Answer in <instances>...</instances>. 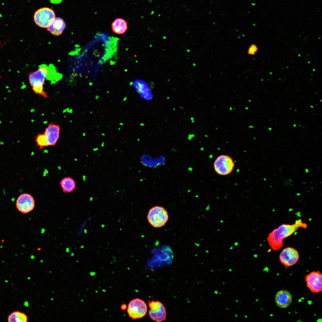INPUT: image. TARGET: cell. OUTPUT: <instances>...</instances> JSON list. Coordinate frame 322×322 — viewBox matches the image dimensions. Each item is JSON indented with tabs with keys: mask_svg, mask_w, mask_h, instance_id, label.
<instances>
[{
	"mask_svg": "<svg viewBox=\"0 0 322 322\" xmlns=\"http://www.w3.org/2000/svg\"><path fill=\"white\" fill-rule=\"evenodd\" d=\"M306 223L301 220H296L292 225L283 224L270 233L267 237V241L273 250H277L283 245V239L290 236L299 228H306Z\"/></svg>",
	"mask_w": 322,
	"mask_h": 322,
	"instance_id": "obj_1",
	"label": "cell"
},
{
	"mask_svg": "<svg viewBox=\"0 0 322 322\" xmlns=\"http://www.w3.org/2000/svg\"><path fill=\"white\" fill-rule=\"evenodd\" d=\"M148 220L153 227L159 228L162 227L168 219L167 211L163 207L156 206L149 210L147 216Z\"/></svg>",
	"mask_w": 322,
	"mask_h": 322,
	"instance_id": "obj_2",
	"label": "cell"
},
{
	"mask_svg": "<svg viewBox=\"0 0 322 322\" xmlns=\"http://www.w3.org/2000/svg\"><path fill=\"white\" fill-rule=\"evenodd\" d=\"M55 18L54 11L49 7H44L37 10L33 15L35 24L42 28H46L50 26Z\"/></svg>",
	"mask_w": 322,
	"mask_h": 322,
	"instance_id": "obj_3",
	"label": "cell"
},
{
	"mask_svg": "<svg viewBox=\"0 0 322 322\" xmlns=\"http://www.w3.org/2000/svg\"><path fill=\"white\" fill-rule=\"evenodd\" d=\"M213 168L216 172L221 176H226L233 171L235 163L230 156L222 154L218 156L213 163Z\"/></svg>",
	"mask_w": 322,
	"mask_h": 322,
	"instance_id": "obj_4",
	"label": "cell"
},
{
	"mask_svg": "<svg viewBox=\"0 0 322 322\" xmlns=\"http://www.w3.org/2000/svg\"><path fill=\"white\" fill-rule=\"evenodd\" d=\"M129 317L133 320L143 317L147 311L145 302L139 298H135L129 302L127 310Z\"/></svg>",
	"mask_w": 322,
	"mask_h": 322,
	"instance_id": "obj_5",
	"label": "cell"
},
{
	"mask_svg": "<svg viewBox=\"0 0 322 322\" xmlns=\"http://www.w3.org/2000/svg\"><path fill=\"white\" fill-rule=\"evenodd\" d=\"M16 206L19 212L27 214L32 211L35 207V202L30 194L24 193L19 195L16 202Z\"/></svg>",
	"mask_w": 322,
	"mask_h": 322,
	"instance_id": "obj_6",
	"label": "cell"
},
{
	"mask_svg": "<svg viewBox=\"0 0 322 322\" xmlns=\"http://www.w3.org/2000/svg\"><path fill=\"white\" fill-rule=\"evenodd\" d=\"M306 287L313 293H318L322 290V274L319 270L313 271L304 277Z\"/></svg>",
	"mask_w": 322,
	"mask_h": 322,
	"instance_id": "obj_7",
	"label": "cell"
},
{
	"mask_svg": "<svg viewBox=\"0 0 322 322\" xmlns=\"http://www.w3.org/2000/svg\"><path fill=\"white\" fill-rule=\"evenodd\" d=\"M148 301L150 309L149 315L151 318L157 322L165 321L166 319V313L163 304L157 301Z\"/></svg>",
	"mask_w": 322,
	"mask_h": 322,
	"instance_id": "obj_8",
	"label": "cell"
},
{
	"mask_svg": "<svg viewBox=\"0 0 322 322\" xmlns=\"http://www.w3.org/2000/svg\"><path fill=\"white\" fill-rule=\"evenodd\" d=\"M281 263L287 267L295 264L299 258V254L297 250L291 247H287L283 250L279 255Z\"/></svg>",
	"mask_w": 322,
	"mask_h": 322,
	"instance_id": "obj_9",
	"label": "cell"
},
{
	"mask_svg": "<svg viewBox=\"0 0 322 322\" xmlns=\"http://www.w3.org/2000/svg\"><path fill=\"white\" fill-rule=\"evenodd\" d=\"M39 69L31 73L29 76V81L32 87H38L43 86L47 74V66L42 64L39 66Z\"/></svg>",
	"mask_w": 322,
	"mask_h": 322,
	"instance_id": "obj_10",
	"label": "cell"
},
{
	"mask_svg": "<svg viewBox=\"0 0 322 322\" xmlns=\"http://www.w3.org/2000/svg\"><path fill=\"white\" fill-rule=\"evenodd\" d=\"M60 133V127L58 125L52 123L48 125L44 134L48 146H53L56 144Z\"/></svg>",
	"mask_w": 322,
	"mask_h": 322,
	"instance_id": "obj_11",
	"label": "cell"
},
{
	"mask_svg": "<svg viewBox=\"0 0 322 322\" xmlns=\"http://www.w3.org/2000/svg\"><path fill=\"white\" fill-rule=\"evenodd\" d=\"M292 297L290 293L285 290H281L276 294L275 301L277 305L281 308L288 307L292 302Z\"/></svg>",
	"mask_w": 322,
	"mask_h": 322,
	"instance_id": "obj_12",
	"label": "cell"
},
{
	"mask_svg": "<svg viewBox=\"0 0 322 322\" xmlns=\"http://www.w3.org/2000/svg\"><path fill=\"white\" fill-rule=\"evenodd\" d=\"M66 27V24L62 18H55L51 24L47 28V30L52 34L56 36L61 35Z\"/></svg>",
	"mask_w": 322,
	"mask_h": 322,
	"instance_id": "obj_13",
	"label": "cell"
},
{
	"mask_svg": "<svg viewBox=\"0 0 322 322\" xmlns=\"http://www.w3.org/2000/svg\"><path fill=\"white\" fill-rule=\"evenodd\" d=\"M60 184L62 191L64 193H70L73 191L76 188L75 180L72 177H65L61 180Z\"/></svg>",
	"mask_w": 322,
	"mask_h": 322,
	"instance_id": "obj_14",
	"label": "cell"
},
{
	"mask_svg": "<svg viewBox=\"0 0 322 322\" xmlns=\"http://www.w3.org/2000/svg\"><path fill=\"white\" fill-rule=\"evenodd\" d=\"M112 27L114 32L119 34L125 33L128 28L126 21L121 18L116 19L112 23Z\"/></svg>",
	"mask_w": 322,
	"mask_h": 322,
	"instance_id": "obj_15",
	"label": "cell"
},
{
	"mask_svg": "<svg viewBox=\"0 0 322 322\" xmlns=\"http://www.w3.org/2000/svg\"><path fill=\"white\" fill-rule=\"evenodd\" d=\"M28 317L24 313L18 311L12 312L8 316L9 322H27Z\"/></svg>",
	"mask_w": 322,
	"mask_h": 322,
	"instance_id": "obj_16",
	"label": "cell"
},
{
	"mask_svg": "<svg viewBox=\"0 0 322 322\" xmlns=\"http://www.w3.org/2000/svg\"><path fill=\"white\" fill-rule=\"evenodd\" d=\"M35 141L40 150L42 149L45 147L48 146L44 133L38 134L36 137Z\"/></svg>",
	"mask_w": 322,
	"mask_h": 322,
	"instance_id": "obj_17",
	"label": "cell"
},
{
	"mask_svg": "<svg viewBox=\"0 0 322 322\" xmlns=\"http://www.w3.org/2000/svg\"><path fill=\"white\" fill-rule=\"evenodd\" d=\"M258 48L255 44H253L249 46L247 50V54L249 55H255L258 52Z\"/></svg>",
	"mask_w": 322,
	"mask_h": 322,
	"instance_id": "obj_18",
	"label": "cell"
},
{
	"mask_svg": "<svg viewBox=\"0 0 322 322\" xmlns=\"http://www.w3.org/2000/svg\"><path fill=\"white\" fill-rule=\"evenodd\" d=\"M32 89L36 94L40 95L45 98L48 97L47 93L44 90L43 86L38 87H32Z\"/></svg>",
	"mask_w": 322,
	"mask_h": 322,
	"instance_id": "obj_19",
	"label": "cell"
},
{
	"mask_svg": "<svg viewBox=\"0 0 322 322\" xmlns=\"http://www.w3.org/2000/svg\"><path fill=\"white\" fill-rule=\"evenodd\" d=\"M126 306L125 304L122 305L121 306V309L122 310H124L126 309Z\"/></svg>",
	"mask_w": 322,
	"mask_h": 322,
	"instance_id": "obj_20",
	"label": "cell"
},
{
	"mask_svg": "<svg viewBox=\"0 0 322 322\" xmlns=\"http://www.w3.org/2000/svg\"><path fill=\"white\" fill-rule=\"evenodd\" d=\"M24 305L26 306H29V304H28V302H25V303H24Z\"/></svg>",
	"mask_w": 322,
	"mask_h": 322,
	"instance_id": "obj_21",
	"label": "cell"
},
{
	"mask_svg": "<svg viewBox=\"0 0 322 322\" xmlns=\"http://www.w3.org/2000/svg\"><path fill=\"white\" fill-rule=\"evenodd\" d=\"M214 293L215 294H218L219 292L217 290H215L214 292Z\"/></svg>",
	"mask_w": 322,
	"mask_h": 322,
	"instance_id": "obj_22",
	"label": "cell"
},
{
	"mask_svg": "<svg viewBox=\"0 0 322 322\" xmlns=\"http://www.w3.org/2000/svg\"><path fill=\"white\" fill-rule=\"evenodd\" d=\"M249 127V128H250V129H251V128H253V126H252V125H250V126H249V127Z\"/></svg>",
	"mask_w": 322,
	"mask_h": 322,
	"instance_id": "obj_23",
	"label": "cell"
},
{
	"mask_svg": "<svg viewBox=\"0 0 322 322\" xmlns=\"http://www.w3.org/2000/svg\"><path fill=\"white\" fill-rule=\"evenodd\" d=\"M244 318H248V317H247V315H244Z\"/></svg>",
	"mask_w": 322,
	"mask_h": 322,
	"instance_id": "obj_24",
	"label": "cell"
},
{
	"mask_svg": "<svg viewBox=\"0 0 322 322\" xmlns=\"http://www.w3.org/2000/svg\"><path fill=\"white\" fill-rule=\"evenodd\" d=\"M210 271L211 273H213L214 272V270L213 269H211L210 270Z\"/></svg>",
	"mask_w": 322,
	"mask_h": 322,
	"instance_id": "obj_25",
	"label": "cell"
},
{
	"mask_svg": "<svg viewBox=\"0 0 322 322\" xmlns=\"http://www.w3.org/2000/svg\"><path fill=\"white\" fill-rule=\"evenodd\" d=\"M229 109L231 111L232 109V108L231 107H230Z\"/></svg>",
	"mask_w": 322,
	"mask_h": 322,
	"instance_id": "obj_26",
	"label": "cell"
},
{
	"mask_svg": "<svg viewBox=\"0 0 322 322\" xmlns=\"http://www.w3.org/2000/svg\"><path fill=\"white\" fill-rule=\"evenodd\" d=\"M235 316L236 318H237L238 316L236 314H235Z\"/></svg>",
	"mask_w": 322,
	"mask_h": 322,
	"instance_id": "obj_27",
	"label": "cell"
},
{
	"mask_svg": "<svg viewBox=\"0 0 322 322\" xmlns=\"http://www.w3.org/2000/svg\"><path fill=\"white\" fill-rule=\"evenodd\" d=\"M229 271L230 272H231L232 271V269H229Z\"/></svg>",
	"mask_w": 322,
	"mask_h": 322,
	"instance_id": "obj_28",
	"label": "cell"
},
{
	"mask_svg": "<svg viewBox=\"0 0 322 322\" xmlns=\"http://www.w3.org/2000/svg\"><path fill=\"white\" fill-rule=\"evenodd\" d=\"M248 109V107H245V109L246 110H247V109Z\"/></svg>",
	"mask_w": 322,
	"mask_h": 322,
	"instance_id": "obj_29",
	"label": "cell"
},
{
	"mask_svg": "<svg viewBox=\"0 0 322 322\" xmlns=\"http://www.w3.org/2000/svg\"><path fill=\"white\" fill-rule=\"evenodd\" d=\"M235 302H237H237H238V300H236V301H235Z\"/></svg>",
	"mask_w": 322,
	"mask_h": 322,
	"instance_id": "obj_30",
	"label": "cell"
},
{
	"mask_svg": "<svg viewBox=\"0 0 322 322\" xmlns=\"http://www.w3.org/2000/svg\"><path fill=\"white\" fill-rule=\"evenodd\" d=\"M51 300L52 301V300H54V299H53V298H51Z\"/></svg>",
	"mask_w": 322,
	"mask_h": 322,
	"instance_id": "obj_31",
	"label": "cell"
},
{
	"mask_svg": "<svg viewBox=\"0 0 322 322\" xmlns=\"http://www.w3.org/2000/svg\"><path fill=\"white\" fill-rule=\"evenodd\" d=\"M226 309L227 310H228L229 309L228 308H226Z\"/></svg>",
	"mask_w": 322,
	"mask_h": 322,
	"instance_id": "obj_32",
	"label": "cell"
},
{
	"mask_svg": "<svg viewBox=\"0 0 322 322\" xmlns=\"http://www.w3.org/2000/svg\"><path fill=\"white\" fill-rule=\"evenodd\" d=\"M218 294H221V292H219L218 293Z\"/></svg>",
	"mask_w": 322,
	"mask_h": 322,
	"instance_id": "obj_33",
	"label": "cell"
},
{
	"mask_svg": "<svg viewBox=\"0 0 322 322\" xmlns=\"http://www.w3.org/2000/svg\"><path fill=\"white\" fill-rule=\"evenodd\" d=\"M223 284H225V283L224 282H223Z\"/></svg>",
	"mask_w": 322,
	"mask_h": 322,
	"instance_id": "obj_34",
	"label": "cell"
},
{
	"mask_svg": "<svg viewBox=\"0 0 322 322\" xmlns=\"http://www.w3.org/2000/svg\"><path fill=\"white\" fill-rule=\"evenodd\" d=\"M30 279V277H29V278H28V279Z\"/></svg>",
	"mask_w": 322,
	"mask_h": 322,
	"instance_id": "obj_35",
	"label": "cell"
},
{
	"mask_svg": "<svg viewBox=\"0 0 322 322\" xmlns=\"http://www.w3.org/2000/svg\"><path fill=\"white\" fill-rule=\"evenodd\" d=\"M49 273H51V271H49Z\"/></svg>",
	"mask_w": 322,
	"mask_h": 322,
	"instance_id": "obj_36",
	"label": "cell"
},
{
	"mask_svg": "<svg viewBox=\"0 0 322 322\" xmlns=\"http://www.w3.org/2000/svg\"><path fill=\"white\" fill-rule=\"evenodd\" d=\"M41 261V262H43V261Z\"/></svg>",
	"mask_w": 322,
	"mask_h": 322,
	"instance_id": "obj_37",
	"label": "cell"
}]
</instances>
